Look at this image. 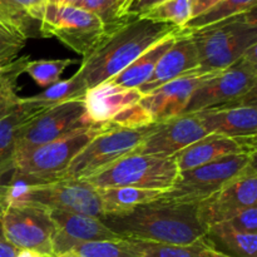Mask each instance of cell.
<instances>
[{
  "label": "cell",
  "instance_id": "33",
  "mask_svg": "<svg viewBox=\"0 0 257 257\" xmlns=\"http://www.w3.org/2000/svg\"><path fill=\"white\" fill-rule=\"evenodd\" d=\"M79 8L97 15L104 24L107 34L117 29L127 19V15L120 17L122 5L118 0H83Z\"/></svg>",
  "mask_w": 257,
  "mask_h": 257
},
{
  "label": "cell",
  "instance_id": "30",
  "mask_svg": "<svg viewBox=\"0 0 257 257\" xmlns=\"http://www.w3.org/2000/svg\"><path fill=\"white\" fill-rule=\"evenodd\" d=\"M28 60L29 55H24L0 70V118L9 112L22 98L18 95V80L24 73Z\"/></svg>",
  "mask_w": 257,
  "mask_h": 257
},
{
  "label": "cell",
  "instance_id": "27",
  "mask_svg": "<svg viewBox=\"0 0 257 257\" xmlns=\"http://www.w3.org/2000/svg\"><path fill=\"white\" fill-rule=\"evenodd\" d=\"M141 257H210L203 238L192 245H168V243L145 242L128 240Z\"/></svg>",
  "mask_w": 257,
  "mask_h": 257
},
{
  "label": "cell",
  "instance_id": "12",
  "mask_svg": "<svg viewBox=\"0 0 257 257\" xmlns=\"http://www.w3.org/2000/svg\"><path fill=\"white\" fill-rule=\"evenodd\" d=\"M90 125L94 124L87 120L83 99L53 105L23 128L15 145L14 157Z\"/></svg>",
  "mask_w": 257,
  "mask_h": 257
},
{
  "label": "cell",
  "instance_id": "46",
  "mask_svg": "<svg viewBox=\"0 0 257 257\" xmlns=\"http://www.w3.org/2000/svg\"><path fill=\"white\" fill-rule=\"evenodd\" d=\"M0 240H4V236H3V231H2V226H0Z\"/></svg>",
  "mask_w": 257,
  "mask_h": 257
},
{
  "label": "cell",
  "instance_id": "3",
  "mask_svg": "<svg viewBox=\"0 0 257 257\" xmlns=\"http://www.w3.org/2000/svg\"><path fill=\"white\" fill-rule=\"evenodd\" d=\"M186 32L197 52L198 70H223L257 47L256 9Z\"/></svg>",
  "mask_w": 257,
  "mask_h": 257
},
{
  "label": "cell",
  "instance_id": "5",
  "mask_svg": "<svg viewBox=\"0 0 257 257\" xmlns=\"http://www.w3.org/2000/svg\"><path fill=\"white\" fill-rule=\"evenodd\" d=\"M9 205L34 206L48 211H67L103 217L98 190L83 180H55L34 185L12 183Z\"/></svg>",
  "mask_w": 257,
  "mask_h": 257
},
{
  "label": "cell",
  "instance_id": "45",
  "mask_svg": "<svg viewBox=\"0 0 257 257\" xmlns=\"http://www.w3.org/2000/svg\"><path fill=\"white\" fill-rule=\"evenodd\" d=\"M118 2L120 3V5H122V9H123V7H124V5H125V3H127L128 0H118ZM120 12H122V10H120Z\"/></svg>",
  "mask_w": 257,
  "mask_h": 257
},
{
  "label": "cell",
  "instance_id": "11",
  "mask_svg": "<svg viewBox=\"0 0 257 257\" xmlns=\"http://www.w3.org/2000/svg\"><path fill=\"white\" fill-rule=\"evenodd\" d=\"M4 240L20 250L43 257H54L55 226L48 210L34 206L9 205L0 213Z\"/></svg>",
  "mask_w": 257,
  "mask_h": 257
},
{
  "label": "cell",
  "instance_id": "29",
  "mask_svg": "<svg viewBox=\"0 0 257 257\" xmlns=\"http://www.w3.org/2000/svg\"><path fill=\"white\" fill-rule=\"evenodd\" d=\"M59 257H141L128 240L92 241L74 246Z\"/></svg>",
  "mask_w": 257,
  "mask_h": 257
},
{
  "label": "cell",
  "instance_id": "32",
  "mask_svg": "<svg viewBox=\"0 0 257 257\" xmlns=\"http://www.w3.org/2000/svg\"><path fill=\"white\" fill-rule=\"evenodd\" d=\"M75 63V59L28 60L24 73H27L39 87L47 88L59 82L64 70Z\"/></svg>",
  "mask_w": 257,
  "mask_h": 257
},
{
  "label": "cell",
  "instance_id": "41",
  "mask_svg": "<svg viewBox=\"0 0 257 257\" xmlns=\"http://www.w3.org/2000/svg\"><path fill=\"white\" fill-rule=\"evenodd\" d=\"M15 257H43V256L38 255V253L33 252V251H29V250H20Z\"/></svg>",
  "mask_w": 257,
  "mask_h": 257
},
{
  "label": "cell",
  "instance_id": "10",
  "mask_svg": "<svg viewBox=\"0 0 257 257\" xmlns=\"http://www.w3.org/2000/svg\"><path fill=\"white\" fill-rule=\"evenodd\" d=\"M255 161L256 153H241L180 172L175 185L162 197L176 202L200 203L255 165Z\"/></svg>",
  "mask_w": 257,
  "mask_h": 257
},
{
  "label": "cell",
  "instance_id": "8",
  "mask_svg": "<svg viewBox=\"0 0 257 257\" xmlns=\"http://www.w3.org/2000/svg\"><path fill=\"white\" fill-rule=\"evenodd\" d=\"M256 49L251 48L245 57L202 83L193 92L183 114L256 98Z\"/></svg>",
  "mask_w": 257,
  "mask_h": 257
},
{
  "label": "cell",
  "instance_id": "38",
  "mask_svg": "<svg viewBox=\"0 0 257 257\" xmlns=\"http://www.w3.org/2000/svg\"><path fill=\"white\" fill-rule=\"evenodd\" d=\"M163 2L166 0H128L120 12V17H141Z\"/></svg>",
  "mask_w": 257,
  "mask_h": 257
},
{
  "label": "cell",
  "instance_id": "7",
  "mask_svg": "<svg viewBox=\"0 0 257 257\" xmlns=\"http://www.w3.org/2000/svg\"><path fill=\"white\" fill-rule=\"evenodd\" d=\"M153 125L155 123L145 128L130 130L108 122L107 127L73 158L58 180H87L119 158L135 152L152 132Z\"/></svg>",
  "mask_w": 257,
  "mask_h": 257
},
{
  "label": "cell",
  "instance_id": "9",
  "mask_svg": "<svg viewBox=\"0 0 257 257\" xmlns=\"http://www.w3.org/2000/svg\"><path fill=\"white\" fill-rule=\"evenodd\" d=\"M39 35L57 38L83 58L89 55L107 37L104 24L97 15L80 8L45 4Z\"/></svg>",
  "mask_w": 257,
  "mask_h": 257
},
{
  "label": "cell",
  "instance_id": "2",
  "mask_svg": "<svg viewBox=\"0 0 257 257\" xmlns=\"http://www.w3.org/2000/svg\"><path fill=\"white\" fill-rule=\"evenodd\" d=\"M182 28L170 23L153 22L138 17H128L99 45L84 57L78 75L87 89L112 79L151 47Z\"/></svg>",
  "mask_w": 257,
  "mask_h": 257
},
{
  "label": "cell",
  "instance_id": "22",
  "mask_svg": "<svg viewBox=\"0 0 257 257\" xmlns=\"http://www.w3.org/2000/svg\"><path fill=\"white\" fill-rule=\"evenodd\" d=\"M45 0H0V24L27 39L37 35Z\"/></svg>",
  "mask_w": 257,
  "mask_h": 257
},
{
  "label": "cell",
  "instance_id": "26",
  "mask_svg": "<svg viewBox=\"0 0 257 257\" xmlns=\"http://www.w3.org/2000/svg\"><path fill=\"white\" fill-rule=\"evenodd\" d=\"M256 5L257 0H221L197 17L191 18L182 29L193 30L207 27V25L215 24L221 20L256 9Z\"/></svg>",
  "mask_w": 257,
  "mask_h": 257
},
{
  "label": "cell",
  "instance_id": "44",
  "mask_svg": "<svg viewBox=\"0 0 257 257\" xmlns=\"http://www.w3.org/2000/svg\"><path fill=\"white\" fill-rule=\"evenodd\" d=\"M47 2V4H57V5H60L63 3V0H45Z\"/></svg>",
  "mask_w": 257,
  "mask_h": 257
},
{
  "label": "cell",
  "instance_id": "25",
  "mask_svg": "<svg viewBox=\"0 0 257 257\" xmlns=\"http://www.w3.org/2000/svg\"><path fill=\"white\" fill-rule=\"evenodd\" d=\"M98 193L102 201L103 216H118L131 212L138 206L158 200L165 192L136 187H108L100 188Z\"/></svg>",
  "mask_w": 257,
  "mask_h": 257
},
{
  "label": "cell",
  "instance_id": "17",
  "mask_svg": "<svg viewBox=\"0 0 257 257\" xmlns=\"http://www.w3.org/2000/svg\"><path fill=\"white\" fill-rule=\"evenodd\" d=\"M208 135H220L231 138L256 137V98L208 108L193 113Z\"/></svg>",
  "mask_w": 257,
  "mask_h": 257
},
{
  "label": "cell",
  "instance_id": "37",
  "mask_svg": "<svg viewBox=\"0 0 257 257\" xmlns=\"http://www.w3.org/2000/svg\"><path fill=\"white\" fill-rule=\"evenodd\" d=\"M13 171H14V161H9L0 166V213L9 206Z\"/></svg>",
  "mask_w": 257,
  "mask_h": 257
},
{
  "label": "cell",
  "instance_id": "19",
  "mask_svg": "<svg viewBox=\"0 0 257 257\" xmlns=\"http://www.w3.org/2000/svg\"><path fill=\"white\" fill-rule=\"evenodd\" d=\"M197 68L198 57L195 44L190 34L185 29H181L172 47L158 60L150 79L143 83L138 90L142 95H147L170 80Z\"/></svg>",
  "mask_w": 257,
  "mask_h": 257
},
{
  "label": "cell",
  "instance_id": "31",
  "mask_svg": "<svg viewBox=\"0 0 257 257\" xmlns=\"http://www.w3.org/2000/svg\"><path fill=\"white\" fill-rule=\"evenodd\" d=\"M138 18H145L153 22L170 23L176 27L183 28L192 18L191 0H166Z\"/></svg>",
  "mask_w": 257,
  "mask_h": 257
},
{
  "label": "cell",
  "instance_id": "18",
  "mask_svg": "<svg viewBox=\"0 0 257 257\" xmlns=\"http://www.w3.org/2000/svg\"><path fill=\"white\" fill-rule=\"evenodd\" d=\"M241 153H256V137L231 138L207 135L175 156L180 172L193 170L220 158Z\"/></svg>",
  "mask_w": 257,
  "mask_h": 257
},
{
  "label": "cell",
  "instance_id": "47",
  "mask_svg": "<svg viewBox=\"0 0 257 257\" xmlns=\"http://www.w3.org/2000/svg\"><path fill=\"white\" fill-rule=\"evenodd\" d=\"M2 68H3V67H0V70H2Z\"/></svg>",
  "mask_w": 257,
  "mask_h": 257
},
{
  "label": "cell",
  "instance_id": "24",
  "mask_svg": "<svg viewBox=\"0 0 257 257\" xmlns=\"http://www.w3.org/2000/svg\"><path fill=\"white\" fill-rule=\"evenodd\" d=\"M178 33H180V30L175 34L168 35V37L163 38L162 40L156 43L147 52L140 55L125 69H123L122 72L118 73L117 75H114L109 80H112L117 85H120V87L128 88V89H138L143 83L150 79L158 60L172 47Z\"/></svg>",
  "mask_w": 257,
  "mask_h": 257
},
{
  "label": "cell",
  "instance_id": "21",
  "mask_svg": "<svg viewBox=\"0 0 257 257\" xmlns=\"http://www.w3.org/2000/svg\"><path fill=\"white\" fill-rule=\"evenodd\" d=\"M48 105L20 98L19 102L0 118V166L13 161L15 145L23 128L47 110Z\"/></svg>",
  "mask_w": 257,
  "mask_h": 257
},
{
  "label": "cell",
  "instance_id": "40",
  "mask_svg": "<svg viewBox=\"0 0 257 257\" xmlns=\"http://www.w3.org/2000/svg\"><path fill=\"white\" fill-rule=\"evenodd\" d=\"M20 248L15 247L5 240H0V257H15Z\"/></svg>",
  "mask_w": 257,
  "mask_h": 257
},
{
  "label": "cell",
  "instance_id": "36",
  "mask_svg": "<svg viewBox=\"0 0 257 257\" xmlns=\"http://www.w3.org/2000/svg\"><path fill=\"white\" fill-rule=\"evenodd\" d=\"M226 222L240 232L257 235V207L246 208Z\"/></svg>",
  "mask_w": 257,
  "mask_h": 257
},
{
  "label": "cell",
  "instance_id": "13",
  "mask_svg": "<svg viewBox=\"0 0 257 257\" xmlns=\"http://www.w3.org/2000/svg\"><path fill=\"white\" fill-rule=\"evenodd\" d=\"M257 205L256 165L223 186L207 200L197 203L198 218L206 227L226 222L235 215Z\"/></svg>",
  "mask_w": 257,
  "mask_h": 257
},
{
  "label": "cell",
  "instance_id": "28",
  "mask_svg": "<svg viewBox=\"0 0 257 257\" xmlns=\"http://www.w3.org/2000/svg\"><path fill=\"white\" fill-rule=\"evenodd\" d=\"M87 90L88 89L84 80L78 75V73H75L74 75H72L68 79L59 80L55 84L50 85L48 89L43 90L39 94L28 98L33 102H38L48 105V107H53V105L68 102V100L83 99Z\"/></svg>",
  "mask_w": 257,
  "mask_h": 257
},
{
  "label": "cell",
  "instance_id": "14",
  "mask_svg": "<svg viewBox=\"0 0 257 257\" xmlns=\"http://www.w3.org/2000/svg\"><path fill=\"white\" fill-rule=\"evenodd\" d=\"M218 72H201L198 68L190 70L161 85L150 94L143 95L140 104L147 110L153 123H161L178 117L185 113L193 92Z\"/></svg>",
  "mask_w": 257,
  "mask_h": 257
},
{
  "label": "cell",
  "instance_id": "35",
  "mask_svg": "<svg viewBox=\"0 0 257 257\" xmlns=\"http://www.w3.org/2000/svg\"><path fill=\"white\" fill-rule=\"evenodd\" d=\"M109 122L117 127L130 128V130L145 128L153 124L152 118L148 114L147 110L140 104V102L128 105L127 108L117 113Z\"/></svg>",
  "mask_w": 257,
  "mask_h": 257
},
{
  "label": "cell",
  "instance_id": "43",
  "mask_svg": "<svg viewBox=\"0 0 257 257\" xmlns=\"http://www.w3.org/2000/svg\"><path fill=\"white\" fill-rule=\"evenodd\" d=\"M206 245H207V242H206ZM207 252H208V255H210V257H230L227 255H223V253L218 252V251L213 250V248H211L208 245H207Z\"/></svg>",
  "mask_w": 257,
  "mask_h": 257
},
{
  "label": "cell",
  "instance_id": "39",
  "mask_svg": "<svg viewBox=\"0 0 257 257\" xmlns=\"http://www.w3.org/2000/svg\"><path fill=\"white\" fill-rule=\"evenodd\" d=\"M221 0H191V7H192V18L197 17L201 13L206 12L207 9H210L211 7H213L215 4H217Z\"/></svg>",
  "mask_w": 257,
  "mask_h": 257
},
{
  "label": "cell",
  "instance_id": "1",
  "mask_svg": "<svg viewBox=\"0 0 257 257\" xmlns=\"http://www.w3.org/2000/svg\"><path fill=\"white\" fill-rule=\"evenodd\" d=\"M100 220L123 240L192 245L202 241L207 233L198 218L197 203L176 202L163 197L124 215L103 216Z\"/></svg>",
  "mask_w": 257,
  "mask_h": 257
},
{
  "label": "cell",
  "instance_id": "6",
  "mask_svg": "<svg viewBox=\"0 0 257 257\" xmlns=\"http://www.w3.org/2000/svg\"><path fill=\"white\" fill-rule=\"evenodd\" d=\"M180 171L175 157L140 155L132 152L87 178L97 190L108 187H136L145 190H170Z\"/></svg>",
  "mask_w": 257,
  "mask_h": 257
},
{
  "label": "cell",
  "instance_id": "23",
  "mask_svg": "<svg viewBox=\"0 0 257 257\" xmlns=\"http://www.w3.org/2000/svg\"><path fill=\"white\" fill-rule=\"evenodd\" d=\"M206 242L213 250L230 257H257V235L245 233L231 227L227 222L207 227Z\"/></svg>",
  "mask_w": 257,
  "mask_h": 257
},
{
  "label": "cell",
  "instance_id": "42",
  "mask_svg": "<svg viewBox=\"0 0 257 257\" xmlns=\"http://www.w3.org/2000/svg\"><path fill=\"white\" fill-rule=\"evenodd\" d=\"M83 0H63V3L60 5H68V7H75L79 8V5L82 4Z\"/></svg>",
  "mask_w": 257,
  "mask_h": 257
},
{
  "label": "cell",
  "instance_id": "20",
  "mask_svg": "<svg viewBox=\"0 0 257 257\" xmlns=\"http://www.w3.org/2000/svg\"><path fill=\"white\" fill-rule=\"evenodd\" d=\"M142 97L138 89H128L112 80H105L89 88L84 94L85 117L90 124L107 123L128 105L140 102Z\"/></svg>",
  "mask_w": 257,
  "mask_h": 257
},
{
  "label": "cell",
  "instance_id": "4",
  "mask_svg": "<svg viewBox=\"0 0 257 257\" xmlns=\"http://www.w3.org/2000/svg\"><path fill=\"white\" fill-rule=\"evenodd\" d=\"M107 124L108 122L83 128L72 135L39 146L24 155L14 157L12 183L34 185L58 180L73 158L98 133L102 132Z\"/></svg>",
  "mask_w": 257,
  "mask_h": 257
},
{
  "label": "cell",
  "instance_id": "16",
  "mask_svg": "<svg viewBox=\"0 0 257 257\" xmlns=\"http://www.w3.org/2000/svg\"><path fill=\"white\" fill-rule=\"evenodd\" d=\"M49 213L55 226L53 237L54 257L64 255L74 246L84 242L123 240L109 230L99 217L57 210L49 211Z\"/></svg>",
  "mask_w": 257,
  "mask_h": 257
},
{
  "label": "cell",
  "instance_id": "34",
  "mask_svg": "<svg viewBox=\"0 0 257 257\" xmlns=\"http://www.w3.org/2000/svg\"><path fill=\"white\" fill-rule=\"evenodd\" d=\"M27 38L0 24V67H7L18 59L20 50L27 44Z\"/></svg>",
  "mask_w": 257,
  "mask_h": 257
},
{
  "label": "cell",
  "instance_id": "15",
  "mask_svg": "<svg viewBox=\"0 0 257 257\" xmlns=\"http://www.w3.org/2000/svg\"><path fill=\"white\" fill-rule=\"evenodd\" d=\"M207 135L193 113L181 114L165 122L155 123L152 132L135 152L158 157H175L183 148Z\"/></svg>",
  "mask_w": 257,
  "mask_h": 257
}]
</instances>
